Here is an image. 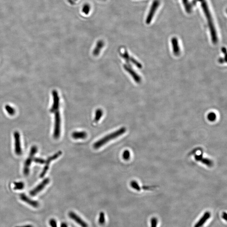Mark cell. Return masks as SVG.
<instances>
[{
	"instance_id": "obj_1",
	"label": "cell",
	"mask_w": 227,
	"mask_h": 227,
	"mask_svg": "<svg viewBox=\"0 0 227 227\" xmlns=\"http://www.w3.org/2000/svg\"><path fill=\"white\" fill-rule=\"evenodd\" d=\"M198 2L201 3L202 9L207 20L208 25L210 32L212 42L213 44H216L218 42V35L207 3V2L206 0H193L191 3L192 6H195Z\"/></svg>"
},
{
	"instance_id": "obj_2",
	"label": "cell",
	"mask_w": 227,
	"mask_h": 227,
	"mask_svg": "<svg viewBox=\"0 0 227 227\" xmlns=\"http://www.w3.org/2000/svg\"><path fill=\"white\" fill-rule=\"evenodd\" d=\"M126 131V129L125 127H121L120 129L106 135L105 137H103V138L98 140L93 145V147L95 149H98L101 146H103V145L109 142L110 140L115 139L116 138L121 136L122 134L125 133Z\"/></svg>"
},
{
	"instance_id": "obj_3",
	"label": "cell",
	"mask_w": 227,
	"mask_h": 227,
	"mask_svg": "<svg viewBox=\"0 0 227 227\" xmlns=\"http://www.w3.org/2000/svg\"><path fill=\"white\" fill-rule=\"evenodd\" d=\"M38 151V148L34 146L31 148L28 157L26 159L24 164L23 172L24 175L27 176L30 172V167L32 161L33 160L34 156Z\"/></svg>"
},
{
	"instance_id": "obj_4",
	"label": "cell",
	"mask_w": 227,
	"mask_h": 227,
	"mask_svg": "<svg viewBox=\"0 0 227 227\" xmlns=\"http://www.w3.org/2000/svg\"><path fill=\"white\" fill-rule=\"evenodd\" d=\"M55 113V124L54 132V139H58L60 138L61 134V116L60 111H56Z\"/></svg>"
},
{
	"instance_id": "obj_5",
	"label": "cell",
	"mask_w": 227,
	"mask_h": 227,
	"mask_svg": "<svg viewBox=\"0 0 227 227\" xmlns=\"http://www.w3.org/2000/svg\"><path fill=\"white\" fill-rule=\"evenodd\" d=\"M160 5V1L159 0H154L153 2L152 5L150 9L146 20V23L147 25H149L151 23L153 18H154L156 12Z\"/></svg>"
},
{
	"instance_id": "obj_6",
	"label": "cell",
	"mask_w": 227,
	"mask_h": 227,
	"mask_svg": "<svg viewBox=\"0 0 227 227\" xmlns=\"http://www.w3.org/2000/svg\"><path fill=\"white\" fill-rule=\"evenodd\" d=\"M62 151H59L57 153L54 154V155L48 158V159L45 161V163H46V165L44 167V169L42 171L41 173L40 174V177L41 178H43V177H44V176L47 173V171H48V170L49 169V165H50V163H51L52 161L57 159L59 156L62 155Z\"/></svg>"
},
{
	"instance_id": "obj_7",
	"label": "cell",
	"mask_w": 227,
	"mask_h": 227,
	"mask_svg": "<svg viewBox=\"0 0 227 227\" xmlns=\"http://www.w3.org/2000/svg\"><path fill=\"white\" fill-rule=\"evenodd\" d=\"M49 182H50V179L45 178L41 183L39 184V185L37 186L35 188L30 191V194L31 195V196H36L37 194H39L44 189V188L49 183Z\"/></svg>"
},
{
	"instance_id": "obj_8",
	"label": "cell",
	"mask_w": 227,
	"mask_h": 227,
	"mask_svg": "<svg viewBox=\"0 0 227 227\" xmlns=\"http://www.w3.org/2000/svg\"><path fill=\"white\" fill-rule=\"evenodd\" d=\"M14 136L15 141V153L17 155L20 156L23 152L21 146L20 135L19 132H15Z\"/></svg>"
},
{
	"instance_id": "obj_9",
	"label": "cell",
	"mask_w": 227,
	"mask_h": 227,
	"mask_svg": "<svg viewBox=\"0 0 227 227\" xmlns=\"http://www.w3.org/2000/svg\"><path fill=\"white\" fill-rule=\"evenodd\" d=\"M53 96V105L50 109V111L52 113H54L56 111H58L60 106V98L58 95L57 90H54L52 92Z\"/></svg>"
},
{
	"instance_id": "obj_10",
	"label": "cell",
	"mask_w": 227,
	"mask_h": 227,
	"mask_svg": "<svg viewBox=\"0 0 227 227\" xmlns=\"http://www.w3.org/2000/svg\"><path fill=\"white\" fill-rule=\"evenodd\" d=\"M69 216L81 227H88V224L74 212H70L69 213Z\"/></svg>"
},
{
	"instance_id": "obj_11",
	"label": "cell",
	"mask_w": 227,
	"mask_h": 227,
	"mask_svg": "<svg viewBox=\"0 0 227 227\" xmlns=\"http://www.w3.org/2000/svg\"><path fill=\"white\" fill-rule=\"evenodd\" d=\"M124 67L125 70L130 74L135 82L137 83H140L141 82V79L140 76L138 75L137 73L132 68L131 66L127 65H124Z\"/></svg>"
},
{
	"instance_id": "obj_12",
	"label": "cell",
	"mask_w": 227,
	"mask_h": 227,
	"mask_svg": "<svg viewBox=\"0 0 227 227\" xmlns=\"http://www.w3.org/2000/svg\"><path fill=\"white\" fill-rule=\"evenodd\" d=\"M20 198L21 200L28 204L30 206L33 207L34 208H37L39 207V204L38 202L31 199L28 197L25 194H20Z\"/></svg>"
},
{
	"instance_id": "obj_13",
	"label": "cell",
	"mask_w": 227,
	"mask_h": 227,
	"mask_svg": "<svg viewBox=\"0 0 227 227\" xmlns=\"http://www.w3.org/2000/svg\"><path fill=\"white\" fill-rule=\"evenodd\" d=\"M121 56L122 57V58L125 59L127 62H130L132 63H133L135 66L138 67V68H142V65L139 62H138L137 60H135L134 58L130 57V56L128 54V53H127V51H125L123 54H122Z\"/></svg>"
},
{
	"instance_id": "obj_14",
	"label": "cell",
	"mask_w": 227,
	"mask_h": 227,
	"mask_svg": "<svg viewBox=\"0 0 227 227\" xmlns=\"http://www.w3.org/2000/svg\"><path fill=\"white\" fill-rule=\"evenodd\" d=\"M172 45L174 54L176 56H178L180 54V50L179 46L178 39L176 37H173L171 39Z\"/></svg>"
},
{
	"instance_id": "obj_15",
	"label": "cell",
	"mask_w": 227,
	"mask_h": 227,
	"mask_svg": "<svg viewBox=\"0 0 227 227\" xmlns=\"http://www.w3.org/2000/svg\"><path fill=\"white\" fill-rule=\"evenodd\" d=\"M211 217V214L209 212H206L204 214L203 216L199 220L197 223L195 225L194 227H201L206 223V222Z\"/></svg>"
},
{
	"instance_id": "obj_16",
	"label": "cell",
	"mask_w": 227,
	"mask_h": 227,
	"mask_svg": "<svg viewBox=\"0 0 227 227\" xmlns=\"http://www.w3.org/2000/svg\"><path fill=\"white\" fill-rule=\"evenodd\" d=\"M72 136L75 139H85L88 136V134L85 131H75L72 133Z\"/></svg>"
},
{
	"instance_id": "obj_17",
	"label": "cell",
	"mask_w": 227,
	"mask_h": 227,
	"mask_svg": "<svg viewBox=\"0 0 227 227\" xmlns=\"http://www.w3.org/2000/svg\"><path fill=\"white\" fill-rule=\"evenodd\" d=\"M104 46V43L102 40H99L97 42L96 47L93 50V55L94 56H97L99 55L101 50Z\"/></svg>"
},
{
	"instance_id": "obj_18",
	"label": "cell",
	"mask_w": 227,
	"mask_h": 227,
	"mask_svg": "<svg viewBox=\"0 0 227 227\" xmlns=\"http://www.w3.org/2000/svg\"><path fill=\"white\" fill-rule=\"evenodd\" d=\"M182 2L183 3L186 12L188 14L191 13L192 10V6L191 5V3L189 2L188 0H182Z\"/></svg>"
},
{
	"instance_id": "obj_19",
	"label": "cell",
	"mask_w": 227,
	"mask_h": 227,
	"mask_svg": "<svg viewBox=\"0 0 227 227\" xmlns=\"http://www.w3.org/2000/svg\"><path fill=\"white\" fill-rule=\"evenodd\" d=\"M103 115V111L101 109H98L95 112V118L94 122L95 123H97L101 119Z\"/></svg>"
},
{
	"instance_id": "obj_20",
	"label": "cell",
	"mask_w": 227,
	"mask_h": 227,
	"mask_svg": "<svg viewBox=\"0 0 227 227\" xmlns=\"http://www.w3.org/2000/svg\"><path fill=\"white\" fill-rule=\"evenodd\" d=\"M25 187V184L23 183L22 182H15L14 183V189L15 190H20L23 189Z\"/></svg>"
},
{
	"instance_id": "obj_21",
	"label": "cell",
	"mask_w": 227,
	"mask_h": 227,
	"mask_svg": "<svg viewBox=\"0 0 227 227\" xmlns=\"http://www.w3.org/2000/svg\"><path fill=\"white\" fill-rule=\"evenodd\" d=\"M82 12L85 15H88L90 13V4H85L83 5L82 8Z\"/></svg>"
},
{
	"instance_id": "obj_22",
	"label": "cell",
	"mask_w": 227,
	"mask_h": 227,
	"mask_svg": "<svg viewBox=\"0 0 227 227\" xmlns=\"http://www.w3.org/2000/svg\"><path fill=\"white\" fill-rule=\"evenodd\" d=\"M130 186L132 188L136 190L137 191H140L141 189L138 183L135 180H132L130 183Z\"/></svg>"
},
{
	"instance_id": "obj_23",
	"label": "cell",
	"mask_w": 227,
	"mask_h": 227,
	"mask_svg": "<svg viewBox=\"0 0 227 227\" xmlns=\"http://www.w3.org/2000/svg\"><path fill=\"white\" fill-rule=\"evenodd\" d=\"M130 157V153L128 150H125L122 153V158L125 160H129Z\"/></svg>"
},
{
	"instance_id": "obj_24",
	"label": "cell",
	"mask_w": 227,
	"mask_h": 227,
	"mask_svg": "<svg viewBox=\"0 0 227 227\" xmlns=\"http://www.w3.org/2000/svg\"><path fill=\"white\" fill-rule=\"evenodd\" d=\"M217 115L214 112H210L207 115V119L210 122H214L216 119Z\"/></svg>"
},
{
	"instance_id": "obj_25",
	"label": "cell",
	"mask_w": 227,
	"mask_h": 227,
	"mask_svg": "<svg viewBox=\"0 0 227 227\" xmlns=\"http://www.w3.org/2000/svg\"><path fill=\"white\" fill-rule=\"evenodd\" d=\"M105 222V214L103 212H101L99 214L98 223L100 225H103Z\"/></svg>"
},
{
	"instance_id": "obj_26",
	"label": "cell",
	"mask_w": 227,
	"mask_h": 227,
	"mask_svg": "<svg viewBox=\"0 0 227 227\" xmlns=\"http://www.w3.org/2000/svg\"><path fill=\"white\" fill-rule=\"evenodd\" d=\"M6 109L7 110V112L9 114V115H14L15 113V109L12 107L9 106L7 105L6 106Z\"/></svg>"
},
{
	"instance_id": "obj_27",
	"label": "cell",
	"mask_w": 227,
	"mask_h": 227,
	"mask_svg": "<svg viewBox=\"0 0 227 227\" xmlns=\"http://www.w3.org/2000/svg\"><path fill=\"white\" fill-rule=\"evenodd\" d=\"M151 222V227H157L158 223L157 218H152Z\"/></svg>"
},
{
	"instance_id": "obj_28",
	"label": "cell",
	"mask_w": 227,
	"mask_h": 227,
	"mask_svg": "<svg viewBox=\"0 0 227 227\" xmlns=\"http://www.w3.org/2000/svg\"><path fill=\"white\" fill-rule=\"evenodd\" d=\"M33 160L35 162L40 164H44L46 161L43 159L40 158H35Z\"/></svg>"
},
{
	"instance_id": "obj_29",
	"label": "cell",
	"mask_w": 227,
	"mask_h": 227,
	"mask_svg": "<svg viewBox=\"0 0 227 227\" xmlns=\"http://www.w3.org/2000/svg\"><path fill=\"white\" fill-rule=\"evenodd\" d=\"M49 224L51 227H57V221L54 219H52L49 220Z\"/></svg>"
},
{
	"instance_id": "obj_30",
	"label": "cell",
	"mask_w": 227,
	"mask_h": 227,
	"mask_svg": "<svg viewBox=\"0 0 227 227\" xmlns=\"http://www.w3.org/2000/svg\"><path fill=\"white\" fill-rule=\"evenodd\" d=\"M227 215L226 213V212H224L223 213V215H222V218H223V219L224 220H225L227 221Z\"/></svg>"
},
{
	"instance_id": "obj_31",
	"label": "cell",
	"mask_w": 227,
	"mask_h": 227,
	"mask_svg": "<svg viewBox=\"0 0 227 227\" xmlns=\"http://www.w3.org/2000/svg\"><path fill=\"white\" fill-rule=\"evenodd\" d=\"M226 58H220L219 60V62H220V63H223L224 62H226Z\"/></svg>"
},
{
	"instance_id": "obj_32",
	"label": "cell",
	"mask_w": 227,
	"mask_h": 227,
	"mask_svg": "<svg viewBox=\"0 0 227 227\" xmlns=\"http://www.w3.org/2000/svg\"><path fill=\"white\" fill-rule=\"evenodd\" d=\"M60 227H68V226L67 223H63L61 224Z\"/></svg>"
},
{
	"instance_id": "obj_33",
	"label": "cell",
	"mask_w": 227,
	"mask_h": 227,
	"mask_svg": "<svg viewBox=\"0 0 227 227\" xmlns=\"http://www.w3.org/2000/svg\"><path fill=\"white\" fill-rule=\"evenodd\" d=\"M16 227H34L31 225H24L23 226H17Z\"/></svg>"
},
{
	"instance_id": "obj_34",
	"label": "cell",
	"mask_w": 227,
	"mask_h": 227,
	"mask_svg": "<svg viewBox=\"0 0 227 227\" xmlns=\"http://www.w3.org/2000/svg\"><path fill=\"white\" fill-rule=\"evenodd\" d=\"M222 50L223 53L225 55H226V48H225V47H223V48H222Z\"/></svg>"
},
{
	"instance_id": "obj_35",
	"label": "cell",
	"mask_w": 227,
	"mask_h": 227,
	"mask_svg": "<svg viewBox=\"0 0 227 227\" xmlns=\"http://www.w3.org/2000/svg\"><path fill=\"white\" fill-rule=\"evenodd\" d=\"M68 1L71 4L73 5L75 4V1L73 0H68Z\"/></svg>"
},
{
	"instance_id": "obj_36",
	"label": "cell",
	"mask_w": 227,
	"mask_h": 227,
	"mask_svg": "<svg viewBox=\"0 0 227 227\" xmlns=\"http://www.w3.org/2000/svg\"><path fill=\"white\" fill-rule=\"evenodd\" d=\"M73 1H77V0H73Z\"/></svg>"
}]
</instances>
